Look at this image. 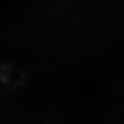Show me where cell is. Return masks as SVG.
Instances as JSON below:
<instances>
[]
</instances>
